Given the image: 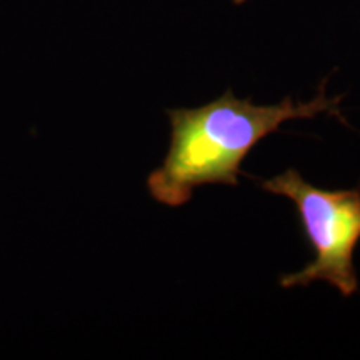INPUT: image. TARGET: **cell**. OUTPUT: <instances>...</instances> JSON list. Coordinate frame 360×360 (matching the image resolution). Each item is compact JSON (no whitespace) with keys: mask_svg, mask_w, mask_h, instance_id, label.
<instances>
[{"mask_svg":"<svg viewBox=\"0 0 360 360\" xmlns=\"http://www.w3.org/2000/svg\"><path fill=\"white\" fill-rule=\"evenodd\" d=\"M339 105L340 97L328 98L322 85L310 102L287 97L274 105H259L250 98H237L229 89L197 109H169V150L160 167L147 177L148 193L162 205L182 207L199 187H236L242 164L265 137L289 120L321 114L344 120Z\"/></svg>","mask_w":360,"mask_h":360,"instance_id":"cell-1","label":"cell"},{"mask_svg":"<svg viewBox=\"0 0 360 360\" xmlns=\"http://www.w3.org/2000/svg\"><path fill=\"white\" fill-rule=\"evenodd\" d=\"M260 188L294 204L305 240L314 250L307 267L278 278L283 289L322 281L335 287L342 297H352L359 290L354 252L360 242V186L326 191L309 184L299 170L287 169L260 180Z\"/></svg>","mask_w":360,"mask_h":360,"instance_id":"cell-2","label":"cell"},{"mask_svg":"<svg viewBox=\"0 0 360 360\" xmlns=\"http://www.w3.org/2000/svg\"><path fill=\"white\" fill-rule=\"evenodd\" d=\"M233 2H236V4H244L245 0H233Z\"/></svg>","mask_w":360,"mask_h":360,"instance_id":"cell-3","label":"cell"}]
</instances>
